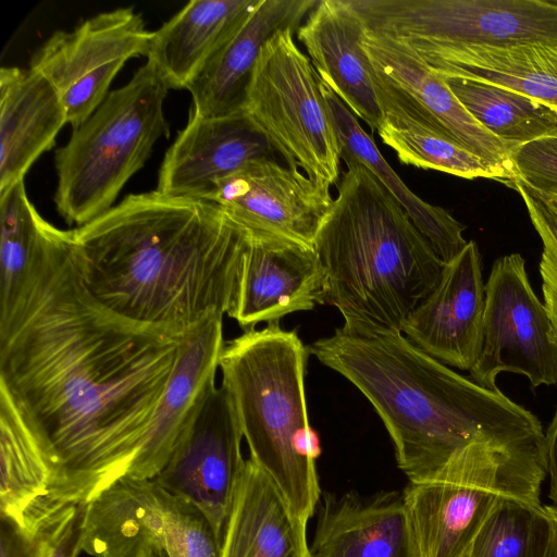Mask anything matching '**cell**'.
<instances>
[{
    "label": "cell",
    "instance_id": "3957f363",
    "mask_svg": "<svg viewBox=\"0 0 557 557\" xmlns=\"http://www.w3.org/2000/svg\"><path fill=\"white\" fill-rule=\"evenodd\" d=\"M308 349L371 403L409 482L434 475L473 446L545 461V432L535 414L499 388L451 370L403 333L354 335L338 327Z\"/></svg>",
    "mask_w": 557,
    "mask_h": 557
},
{
    "label": "cell",
    "instance_id": "836d02e7",
    "mask_svg": "<svg viewBox=\"0 0 557 557\" xmlns=\"http://www.w3.org/2000/svg\"><path fill=\"white\" fill-rule=\"evenodd\" d=\"M515 166L518 176L531 187L557 197V137L519 147Z\"/></svg>",
    "mask_w": 557,
    "mask_h": 557
},
{
    "label": "cell",
    "instance_id": "9c48e42d",
    "mask_svg": "<svg viewBox=\"0 0 557 557\" xmlns=\"http://www.w3.org/2000/svg\"><path fill=\"white\" fill-rule=\"evenodd\" d=\"M366 26L409 46L557 40V0H350Z\"/></svg>",
    "mask_w": 557,
    "mask_h": 557
},
{
    "label": "cell",
    "instance_id": "8fae6325",
    "mask_svg": "<svg viewBox=\"0 0 557 557\" xmlns=\"http://www.w3.org/2000/svg\"><path fill=\"white\" fill-rule=\"evenodd\" d=\"M502 373L522 374L533 388L557 384V333L518 252L492 265L480 354L470 369L474 382L492 389Z\"/></svg>",
    "mask_w": 557,
    "mask_h": 557
},
{
    "label": "cell",
    "instance_id": "9a60e30c",
    "mask_svg": "<svg viewBox=\"0 0 557 557\" xmlns=\"http://www.w3.org/2000/svg\"><path fill=\"white\" fill-rule=\"evenodd\" d=\"M209 201L249 234L314 248L333 197L331 185L268 157L221 180Z\"/></svg>",
    "mask_w": 557,
    "mask_h": 557
},
{
    "label": "cell",
    "instance_id": "1f68e13d",
    "mask_svg": "<svg viewBox=\"0 0 557 557\" xmlns=\"http://www.w3.org/2000/svg\"><path fill=\"white\" fill-rule=\"evenodd\" d=\"M550 532L545 506L506 497L485 519L466 557H545Z\"/></svg>",
    "mask_w": 557,
    "mask_h": 557
},
{
    "label": "cell",
    "instance_id": "52a82bcc",
    "mask_svg": "<svg viewBox=\"0 0 557 557\" xmlns=\"http://www.w3.org/2000/svg\"><path fill=\"white\" fill-rule=\"evenodd\" d=\"M545 461L486 446L454 456L403 492L412 557H466L479 529L506 497L541 503Z\"/></svg>",
    "mask_w": 557,
    "mask_h": 557
},
{
    "label": "cell",
    "instance_id": "ffe728a7",
    "mask_svg": "<svg viewBox=\"0 0 557 557\" xmlns=\"http://www.w3.org/2000/svg\"><path fill=\"white\" fill-rule=\"evenodd\" d=\"M366 25L350 0H319L296 30L320 78L372 132L384 110L363 47Z\"/></svg>",
    "mask_w": 557,
    "mask_h": 557
},
{
    "label": "cell",
    "instance_id": "5b68a950",
    "mask_svg": "<svg viewBox=\"0 0 557 557\" xmlns=\"http://www.w3.org/2000/svg\"><path fill=\"white\" fill-rule=\"evenodd\" d=\"M309 349L280 322L250 329L225 343L220 359L252 459L308 523L321 499L317 436L309 424L305 373Z\"/></svg>",
    "mask_w": 557,
    "mask_h": 557
},
{
    "label": "cell",
    "instance_id": "f546056e",
    "mask_svg": "<svg viewBox=\"0 0 557 557\" xmlns=\"http://www.w3.org/2000/svg\"><path fill=\"white\" fill-rule=\"evenodd\" d=\"M443 78L471 115L505 143L521 147L557 137V112L540 101L497 85Z\"/></svg>",
    "mask_w": 557,
    "mask_h": 557
},
{
    "label": "cell",
    "instance_id": "d6986e66",
    "mask_svg": "<svg viewBox=\"0 0 557 557\" xmlns=\"http://www.w3.org/2000/svg\"><path fill=\"white\" fill-rule=\"evenodd\" d=\"M274 153L244 112L214 117L190 114L164 156L157 191L209 201L221 180L249 161Z\"/></svg>",
    "mask_w": 557,
    "mask_h": 557
},
{
    "label": "cell",
    "instance_id": "cb8c5ba5",
    "mask_svg": "<svg viewBox=\"0 0 557 557\" xmlns=\"http://www.w3.org/2000/svg\"><path fill=\"white\" fill-rule=\"evenodd\" d=\"M405 45L442 77L497 85L557 112V40L498 46Z\"/></svg>",
    "mask_w": 557,
    "mask_h": 557
},
{
    "label": "cell",
    "instance_id": "484cf974",
    "mask_svg": "<svg viewBox=\"0 0 557 557\" xmlns=\"http://www.w3.org/2000/svg\"><path fill=\"white\" fill-rule=\"evenodd\" d=\"M221 557H311L307 524L250 458L236 485Z\"/></svg>",
    "mask_w": 557,
    "mask_h": 557
},
{
    "label": "cell",
    "instance_id": "f1b7e54d",
    "mask_svg": "<svg viewBox=\"0 0 557 557\" xmlns=\"http://www.w3.org/2000/svg\"><path fill=\"white\" fill-rule=\"evenodd\" d=\"M320 88L342 153L358 160L375 175L400 203L444 264L454 259L468 244L463 237L466 226L444 208L418 197L387 163L354 113L322 79Z\"/></svg>",
    "mask_w": 557,
    "mask_h": 557
},
{
    "label": "cell",
    "instance_id": "7a4b0ae2",
    "mask_svg": "<svg viewBox=\"0 0 557 557\" xmlns=\"http://www.w3.org/2000/svg\"><path fill=\"white\" fill-rule=\"evenodd\" d=\"M73 232L85 288L128 322L183 338L233 308L249 234L212 201L133 194Z\"/></svg>",
    "mask_w": 557,
    "mask_h": 557
},
{
    "label": "cell",
    "instance_id": "7402d4cb",
    "mask_svg": "<svg viewBox=\"0 0 557 557\" xmlns=\"http://www.w3.org/2000/svg\"><path fill=\"white\" fill-rule=\"evenodd\" d=\"M318 2L260 0L186 86L193 99L190 114L214 117L243 112L247 86L264 42L278 29H297Z\"/></svg>",
    "mask_w": 557,
    "mask_h": 557
},
{
    "label": "cell",
    "instance_id": "d4e9b609",
    "mask_svg": "<svg viewBox=\"0 0 557 557\" xmlns=\"http://www.w3.org/2000/svg\"><path fill=\"white\" fill-rule=\"evenodd\" d=\"M67 123L51 83L33 69L0 70V193L24 180Z\"/></svg>",
    "mask_w": 557,
    "mask_h": 557
},
{
    "label": "cell",
    "instance_id": "4316f807",
    "mask_svg": "<svg viewBox=\"0 0 557 557\" xmlns=\"http://www.w3.org/2000/svg\"><path fill=\"white\" fill-rule=\"evenodd\" d=\"M55 231L30 202L24 180L0 193V331L12 323L40 285Z\"/></svg>",
    "mask_w": 557,
    "mask_h": 557
},
{
    "label": "cell",
    "instance_id": "8d00e7d4",
    "mask_svg": "<svg viewBox=\"0 0 557 557\" xmlns=\"http://www.w3.org/2000/svg\"><path fill=\"white\" fill-rule=\"evenodd\" d=\"M545 468L549 476L548 497L557 506V408L545 432Z\"/></svg>",
    "mask_w": 557,
    "mask_h": 557
},
{
    "label": "cell",
    "instance_id": "83f0119b",
    "mask_svg": "<svg viewBox=\"0 0 557 557\" xmlns=\"http://www.w3.org/2000/svg\"><path fill=\"white\" fill-rule=\"evenodd\" d=\"M260 0H191L159 29L147 51L169 88H186Z\"/></svg>",
    "mask_w": 557,
    "mask_h": 557
},
{
    "label": "cell",
    "instance_id": "2e32d148",
    "mask_svg": "<svg viewBox=\"0 0 557 557\" xmlns=\"http://www.w3.org/2000/svg\"><path fill=\"white\" fill-rule=\"evenodd\" d=\"M485 283L474 240L444 264L434 289L406 320L403 334L442 363L468 370L481 348Z\"/></svg>",
    "mask_w": 557,
    "mask_h": 557
},
{
    "label": "cell",
    "instance_id": "8992f818",
    "mask_svg": "<svg viewBox=\"0 0 557 557\" xmlns=\"http://www.w3.org/2000/svg\"><path fill=\"white\" fill-rule=\"evenodd\" d=\"M169 86L150 63L100 106L55 152L54 202L69 224L82 226L111 208L127 183L169 136L163 104Z\"/></svg>",
    "mask_w": 557,
    "mask_h": 557
},
{
    "label": "cell",
    "instance_id": "30bf717a",
    "mask_svg": "<svg viewBox=\"0 0 557 557\" xmlns=\"http://www.w3.org/2000/svg\"><path fill=\"white\" fill-rule=\"evenodd\" d=\"M146 544L161 546L169 557H221L206 516L153 479L122 476L86 504L84 552L136 557Z\"/></svg>",
    "mask_w": 557,
    "mask_h": 557
},
{
    "label": "cell",
    "instance_id": "4fadbf2b",
    "mask_svg": "<svg viewBox=\"0 0 557 557\" xmlns=\"http://www.w3.org/2000/svg\"><path fill=\"white\" fill-rule=\"evenodd\" d=\"M151 38L133 8L101 12L70 32L53 33L34 53L30 69L54 87L75 129L104 100L127 60L147 54Z\"/></svg>",
    "mask_w": 557,
    "mask_h": 557
},
{
    "label": "cell",
    "instance_id": "ba28073f",
    "mask_svg": "<svg viewBox=\"0 0 557 557\" xmlns=\"http://www.w3.org/2000/svg\"><path fill=\"white\" fill-rule=\"evenodd\" d=\"M296 28L275 32L252 70L243 112L285 164L337 185L342 147L320 88V76L295 42Z\"/></svg>",
    "mask_w": 557,
    "mask_h": 557
},
{
    "label": "cell",
    "instance_id": "e575fe53",
    "mask_svg": "<svg viewBox=\"0 0 557 557\" xmlns=\"http://www.w3.org/2000/svg\"><path fill=\"white\" fill-rule=\"evenodd\" d=\"M86 504L70 509L57 523L46 529L42 557H77L83 550Z\"/></svg>",
    "mask_w": 557,
    "mask_h": 557
},
{
    "label": "cell",
    "instance_id": "603a6c76",
    "mask_svg": "<svg viewBox=\"0 0 557 557\" xmlns=\"http://www.w3.org/2000/svg\"><path fill=\"white\" fill-rule=\"evenodd\" d=\"M311 557H412L403 493H326L309 545Z\"/></svg>",
    "mask_w": 557,
    "mask_h": 557
},
{
    "label": "cell",
    "instance_id": "e0dca14e",
    "mask_svg": "<svg viewBox=\"0 0 557 557\" xmlns=\"http://www.w3.org/2000/svg\"><path fill=\"white\" fill-rule=\"evenodd\" d=\"M249 234V233H248ZM326 272L312 247L249 234L228 317L245 331L323 304Z\"/></svg>",
    "mask_w": 557,
    "mask_h": 557
},
{
    "label": "cell",
    "instance_id": "5bb4252c",
    "mask_svg": "<svg viewBox=\"0 0 557 557\" xmlns=\"http://www.w3.org/2000/svg\"><path fill=\"white\" fill-rule=\"evenodd\" d=\"M232 398L215 386L153 479L195 505L222 544L237 482L246 459Z\"/></svg>",
    "mask_w": 557,
    "mask_h": 557
},
{
    "label": "cell",
    "instance_id": "4dcf8cb0",
    "mask_svg": "<svg viewBox=\"0 0 557 557\" xmlns=\"http://www.w3.org/2000/svg\"><path fill=\"white\" fill-rule=\"evenodd\" d=\"M377 133L382 143L395 151L403 164L467 180L491 178L509 183L503 171L461 144L405 115L385 112Z\"/></svg>",
    "mask_w": 557,
    "mask_h": 557
},
{
    "label": "cell",
    "instance_id": "ac0fdd59",
    "mask_svg": "<svg viewBox=\"0 0 557 557\" xmlns=\"http://www.w3.org/2000/svg\"><path fill=\"white\" fill-rule=\"evenodd\" d=\"M0 517L37 537L57 523L74 500L69 479L0 389Z\"/></svg>",
    "mask_w": 557,
    "mask_h": 557
},
{
    "label": "cell",
    "instance_id": "7c38bea8",
    "mask_svg": "<svg viewBox=\"0 0 557 557\" xmlns=\"http://www.w3.org/2000/svg\"><path fill=\"white\" fill-rule=\"evenodd\" d=\"M363 47L384 113L405 115L453 138L503 171L509 183L518 176L515 153L519 147L505 143L475 120L445 79L409 47L368 26Z\"/></svg>",
    "mask_w": 557,
    "mask_h": 557
},
{
    "label": "cell",
    "instance_id": "d6a6232c",
    "mask_svg": "<svg viewBox=\"0 0 557 557\" xmlns=\"http://www.w3.org/2000/svg\"><path fill=\"white\" fill-rule=\"evenodd\" d=\"M511 186L521 196L542 242L540 274L543 302L557 333V215L521 177L517 176Z\"/></svg>",
    "mask_w": 557,
    "mask_h": 557
},
{
    "label": "cell",
    "instance_id": "d590c367",
    "mask_svg": "<svg viewBox=\"0 0 557 557\" xmlns=\"http://www.w3.org/2000/svg\"><path fill=\"white\" fill-rule=\"evenodd\" d=\"M0 521V557H42L47 541L46 530L37 537H29L4 518Z\"/></svg>",
    "mask_w": 557,
    "mask_h": 557
},
{
    "label": "cell",
    "instance_id": "74e56055",
    "mask_svg": "<svg viewBox=\"0 0 557 557\" xmlns=\"http://www.w3.org/2000/svg\"><path fill=\"white\" fill-rule=\"evenodd\" d=\"M550 520V541L545 557H557V506H545Z\"/></svg>",
    "mask_w": 557,
    "mask_h": 557
},
{
    "label": "cell",
    "instance_id": "f35d334b",
    "mask_svg": "<svg viewBox=\"0 0 557 557\" xmlns=\"http://www.w3.org/2000/svg\"><path fill=\"white\" fill-rule=\"evenodd\" d=\"M136 557H169V555L161 546L146 544L141 547Z\"/></svg>",
    "mask_w": 557,
    "mask_h": 557
},
{
    "label": "cell",
    "instance_id": "6da1fadb",
    "mask_svg": "<svg viewBox=\"0 0 557 557\" xmlns=\"http://www.w3.org/2000/svg\"><path fill=\"white\" fill-rule=\"evenodd\" d=\"M58 228L28 304L0 331V389L88 504L126 476L172 374L176 338L128 322L85 288Z\"/></svg>",
    "mask_w": 557,
    "mask_h": 557
},
{
    "label": "cell",
    "instance_id": "44dd1931",
    "mask_svg": "<svg viewBox=\"0 0 557 557\" xmlns=\"http://www.w3.org/2000/svg\"><path fill=\"white\" fill-rule=\"evenodd\" d=\"M223 318L213 317L180 342L176 361L159 400L145 443L128 475L152 480L211 391L224 349Z\"/></svg>",
    "mask_w": 557,
    "mask_h": 557
},
{
    "label": "cell",
    "instance_id": "277c9868",
    "mask_svg": "<svg viewBox=\"0 0 557 557\" xmlns=\"http://www.w3.org/2000/svg\"><path fill=\"white\" fill-rule=\"evenodd\" d=\"M342 160L346 169L314 243L326 272L322 302L341 312L345 333H403L444 263L375 175L347 154Z\"/></svg>",
    "mask_w": 557,
    "mask_h": 557
}]
</instances>
